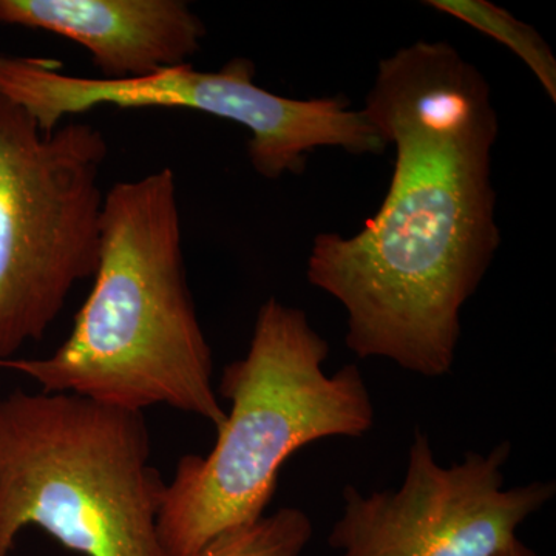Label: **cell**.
<instances>
[{
    "label": "cell",
    "mask_w": 556,
    "mask_h": 556,
    "mask_svg": "<svg viewBox=\"0 0 556 556\" xmlns=\"http://www.w3.org/2000/svg\"><path fill=\"white\" fill-rule=\"evenodd\" d=\"M362 110L396 152L390 189L353 237L314 240L308 280L346 309L358 358L442 378L501 243L492 90L455 47L419 40L380 61Z\"/></svg>",
    "instance_id": "1"
},
{
    "label": "cell",
    "mask_w": 556,
    "mask_h": 556,
    "mask_svg": "<svg viewBox=\"0 0 556 556\" xmlns=\"http://www.w3.org/2000/svg\"><path fill=\"white\" fill-rule=\"evenodd\" d=\"M94 283L67 340L42 358L0 368L46 393L75 394L142 413L166 405L218 428L214 361L182 258L177 179L169 167L104 193Z\"/></svg>",
    "instance_id": "2"
},
{
    "label": "cell",
    "mask_w": 556,
    "mask_h": 556,
    "mask_svg": "<svg viewBox=\"0 0 556 556\" xmlns=\"http://www.w3.org/2000/svg\"><path fill=\"white\" fill-rule=\"evenodd\" d=\"M327 340L302 309L269 299L247 356L226 365L219 394L230 412L207 455H186L166 482L159 515L164 556H192L219 533L251 525L276 495L288 457L327 438H362L375 407L356 365L324 371Z\"/></svg>",
    "instance_id": "3"
},
{
    "label": "cell",
    "mask_w": 556,
    "mask_h": 556,
    "mask_svg": "<svg viewBox=\"0 0 556 556\" xmlns=\"http://www.w3.org/2000/svg\"><path fill=\"white\" fill-rule=\"evenodd\" d=\"M164 489L142 413L46 391L0 397V556L28 527L83 556H164Z\"/></svg>",
    "instance_id": "4"
},
{
    "label": "cell",
    "mask_w": 556,
    "mask_h": 556,
    "mask_svg": "<svg viewBox=\"0 0 556 556\" xmlns=\"http://www.w3.org/2000/svg\"><path fill=\"white\" fill-rule=\"evenodd\" d=\"M109 148L90 124L43 134L0 97V362L38 342L94 276Z\"/></svg>",
    "instance_id": "5"
},
{
    "label": "cell",
    "mask_w": 556,
    "mask_h": 556,
    "mask_svg": "<svg viewBox=\"0 0 556 556\" xmlns=\"http://www.w3.org/2000/svg\"><path fill=\"white\" fill-rule=\"evenodd\" d=\"M60 68L43 58L0 53V97L24 109L43 134L56 130L65 116L101 105L193 110L247 129L252 167L268 179L300 174L314 149L379 155L387 148L364 110H351L342 98L291 100L263 89L247 58H233L217 72L186 64L121 80L83 78Z\"/></svg>",
    "instance_id": "6"
},
{
    "label": "cell",
    "mask_w": 556,
    "mask_h": 556,
    "mask_svg": "<svg viewBox=\"0 0 556 556\" xmlns=\"http://www.w3.org/2000/svg\"><path fill=\"white\" fill-rule=\"evenodd\" d=\"M510 455L506 441L444 467L428 434L416 430L399 489L368 496L354 485L343 489L345 506L328 546L339 556H497L556 495L555 481L506 489Z\"/></svg>",
    "instance_id": "7"
},
{
    "label": "cell",
    "mask_w": 556,
    "mask_h": 556,
    "mask_svg": "<svg viewBox=\"0 0 556 556\" xmlns=\"http://www.w3.org/2000/svg\"><path fill=\"white\" fill-rule=\"evenodd\" d=\"M0 24L79 43L109 80L189 64L206 35L182 0H0Z\"/></svg>",
    "instance_id": "8"
},
{
    "label": "cell",
    "mask_w": 556,
    "mask_h": 556,
    "mask_svg": "<svg viewBox=\"0 0 556 556\" xmlns=\"http://www.w3.org/2000/svg\"><path fill=\"white\" fill-rule=\"evenodd\" d=\"M426 3L507 47L525 62L547 97L556 101V60L535 28L486 0H428Z\"/></svg>",
    "instance_id": "9"
},
{
    "label": "cell",
    "mask_w": 556,
    "mask_h": 556,
    "mask_svg": "<svg viewBox=\"0 0 556 556\" xmlns=\"http://www.w3.org/2000/svg\"><path fill=\"white\" fill-rule=\"evenodd\" d=\"M313 532L305 511L283 507L251 525L219 533L192 556H302Z\"/></svg>",
    "instance_id": "10"
},
{
    "label": "cell",
    "mask_w": 556,
    "mask_h": 556,
    "mask_svg": "<svg viewBox=\"0 0 556 556\" xmlns=\"http://www.w3.org/2000/svg\"><path fill=\"white\" fill-rule=\"evenodd\" d=\"M497 556H543L538 554V552L533 551L529 546H526L519 538L517 540L511 541L510 544L506 548H504L501 554Z\"/></svg>",
    "instance_id": "11"
}]
</instances>
